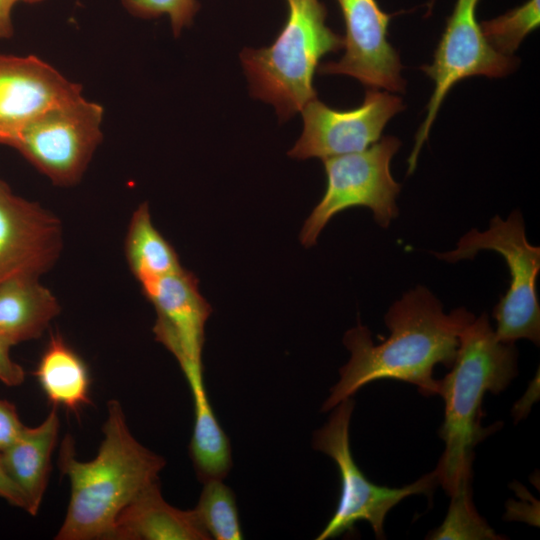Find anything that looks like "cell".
I'll list each match as a JSON object with an SVG mask.
<instances>
[{
	"label": "cell",
	"mask_w": 540,
	"mask_h": 540,
	"mask_svg": "<svg viewBox=\"0 0 540 540\" xmlns=\"http://www.w3.org/2000/svg\"><path fill=\"white\" fill-rule=\"evenodd\" d=\"M475 316L465 308L446 314L441 302L425 287L417 286L394 302L384 316L390 334L374 344L369 329L360 323L343 338L350 352L340 369L322 411L333 409L366 384L393 379L415 385L424 396L438 394L436 365L450 368L456 358L460 335Z\"/></svg>",
	"instance_id": "1"
},
{
	"label": "cell",
	"mask_w": 540,
	"mask_h": 540,
	"mask_svg": "<svg viewBox=\"0 0 540 540\" xmlns=\"http://www.w3.org/2000/svg\"><path fill=\"white\" fill-rule=\"evenodd\" d=\"M103 440L90 461L75 457L74 441L66 435L58 458L70 481L71 493L57 540H112L119 512L145 487L158 481L165 459L131 434L121 404L107 403Z\"/></svg>",
	"instance_id": "2"
},
{
	"label": "cell",
	"mask_w": 540,
	"mask_h": 540,
	"mask_svg": "<svg viewBox=\"0 0 540 540\" xmlns=\"http://www.w3.org/2000/svg\"><path fill=\"white\" fill-rule=\"evenodd\" d=\"M450 372L439 380L438 394L445 403L439 435L445 450L437 465L438 483L450 495L458 483L472 477L475 446L497 430V424L481 425L486 392L498 394L517 374L514 343L500 341L485 313L462 331Z\"/></svg>",
	"instance_id": "3"
},
{
	"label": "cell",
	"mask_w": 540,
	"mask_h": 540,
	"mask_svg": "<svg viewBox=\"0 0 540 540\" xmlns=\"http://www.w3.org/2000/svg\"><path fill=\"white\" fill-rule=\"evenodd\" d=\"M286 1L288 17L275 41L240 53L251 95L272 104L281 121L316 98L313 78L320 59L344 45L343 37L326 25L322 2Z\"/></svg>",
	"instance_id": "4"
},
{
	"label": "cell",
	"mask_w": 540,
	"mask_h": 540,
	"mask_svg": "<svg viewBox=\"0 0 540 540\" xmlns=\"http://www.w3.org/2000/svg\"><path fill=\"white\" fill-rule=\"evenodd\" d=\"M482 250L499 253L510 273L509 288L493 310L496 337L505 343L528 339L539 345L540 306L536 283L540 248L528 242L521 213L514 211L505 220L496 215L487 230L471 229L461 237L454 250L435 255L454 263L472 259Z\"/></svg>",
	"instance_id": "5"
},
{
	"label": "cell",
	"mask_w": 540,
	"mask_h": 540,
	"mask_svg": "<svg viewBox=\"0 0 540 540\" xmlns=\"http://www.w3.org/2000/svg\"><path fill=\"white\" fill-rule=\"evenodd\" d=\"M327 424L316 431L313 447L331 457L339 470L341 492L338 506L316 538L325 540L351 531L359 521H366L378 539L384 538V521L388 512L404 498L424 494L430 497L438 484L436 472L425 474L401 488L372 483L355 463L350 448L349 427L354 409L352 397L334 408Z\"/></svg>",
	"instance_id": "6"
},
{
	"label": "cell",
	"mask_w": 540,
	"mask_h": 540,
	"mask_svg": "<svg viewBox=\"0 0 540 540\" xmlns=\"http://www.w3.org/2000/svg\"><path fill=\"white\" fill-rule=\"evenodd\" d=\"M400 146L399 139L385 136L365 150L323 160L326 189L302 227L300 240L305 247L313 246L330 219L348 208H369L378 225H390L398 216L396 198L401 189L390 163Z\"/></svg>",
	"instance_id": "7"
},
{
	"label": "cell",
	"mask_w": 540,
	"mask_h": 540,
	"mask_svg": "<svg viewBox=\"0 0 540 540\" xmlns=\"http://www.w3.org/2000/svg\"><path fill=\"white\" fill-rule=\"evenodd\" d=\"M103 107L83 96L58 104L33 119L13 139L16 149L57 186L83 177L102 141Z\"/></svg>",
	"instance_id": "8"
},
{
	"label": "cell",
	"mask_w": 540,
	"mask_h": 540,
	"mask_svg": "<svg viewBox=\"0 0 540 540\" xmlns=\"http://www.w3.org/2000/svg\"><path fill=\"white\" fill-rule=\"evenodd\" d=\"M480 0H456L430 65L421 69L433 80L434 89L408 158V174L417 165L437 113L452 87L473 76L504 77L516 65L512 56L496 51L486 40L477 20Z\"/></svg>",
	"instance_id": "9"
},
{
	"label": "cell",
	"mask_w": 540,
	"mask_h": 540,
	"mask_svg": "<svg viewBox=\"0 0 540 540\" xmlns=\"http://www.w3.org/2000/svg\"><path fill=\"white\" fill-rule=\"evenodd\" d=\"M403 109L400 97L372 88L366 91L363 103L351 110H336L315 98L301 110L303 130L288 155L324 160L365 150Z\"/></svg>",
	"instance_id": "10"
},
{
	"label": "cell",
	"mask_w": 540,
	"mask_h": 540,
	"mask_svg": "<svg viewBox=\"0 0 540 540\" xmlns=\"http://www.w3.org/2000/svg\"><path fill=\"white\" fill-rule=\"evenodd\" d=\"M344 24V55L318 66L320 74L353 77L372 89L403 92L406 82L396 50L388 41L392 14L376 0H337Z\"/></svg>",
	"instance_id": "11"
},
{
	"label": "cell",
	"mask_w": 540,
	"mask_h": 540,
	"mask_svg": "<svg viewBox=\"0 0 540 540\" xmlns=\"http://www.w3.org/2000/svg\"><path fill=\"white\" fill-rule=\"evenodd\" d=\"M62 248L60 219L0 179V284L16 276L40 277L54 266Z\"/></svg>",
	"instance_id": "12"
},
{
	"label": "cell",
	"mask_w": 540,
	"mask_h": 540,
	"mask_svg": "<svg viewBox=\"0 0 540 540\" xmlns=\"http://www.w3.org/2000/svg\"><path fill=\"white\" fill-rule=\"evenodd\" d=\"M141 290L155 308V339L175 357L183 373L203 371L205 325L212 309L199 291L197 277L182 268Z\"/></svg>",
	"instance_id": "13"
},
{
	"label": "cell",
	"mask_w": 540,
	"mask_h": 540,
	"mask_svg": "<svg viewBox=\"0 0 540 540\" xmlns=\"http://www.w3.org/2000/svg\"><path fill=\"white\" fill-rule=\"evenodd\" d=\"M80 96V84L37 56L0 53V144L10 146L33 119Z\"/></svg>",
	"instance_id": "14"
},
{
	"label": "cell",
	"mask_w": 540,
	"mask_h": 540,
	"mask_svg": "<svg viewBox=\"0 0 540 540\" xmlns=\"http://www.w3.org/2000/svg\"><path fill=\"white\" fill-rule=\"evenodd\" d=\"M194 509L167 503L159 481L145 487L117 515L112 540H209Z\"/></svg>",
	"instance_id": "15"
},
{
	"label": "cell",
	"mask_w": 540,
	"mask_h": 540,
	"mask_svg": "<svg viewBox=\"0 0 540 540\" xmlns=\"http://www.w3.org/2000/svg\"><path fill=\"white\" fill-rule=\"evenodd\" d=\"M57 406L36 427L25 426L20 436L0 453L2 465L22 493L25 511L35 516L45 494L51 457L59 431Z\"/></svg>",
	"instance_id": "16"
},
{
	"label": "cell",
	"mask_w": 540,
	"mask_h": 540,
	"mask_svg": "<svg viewBox=\"0 0 540 540\" xmlns=\"http://www.w3.org/2000/svg\"><path fill=\"white\" fill-rule=\"evenodd\" d=\"M39 278L22 275L0 284V338L11 347L39 338L61 312Z\"/></svg>",
	"instance_id": "17"
},
{
	"label": "cell",
	"mask_w": 540,
	"mask_h": 540,
	"mask_svg": "<svg viewBox=\"0 0 540 540\" xmlns=\"http://www.w3.org/2000/svg\"><path fill=\"white\" fill-rule=\"evenodd\" d=\"M35 376L49 401L77 412L90 403L88 368L60 332H52Z\"/></svg>",
	"instance_id": "18"
},
{
	"label": "cell",
	"mask_w": 540,
	"mask_h": 540,
	"mask_svg": "<svg viewBox=\"0 0 540 540\" xmlns=\"http://www.w3.org/2000/svg\"><path fill=\"white\" fill-rule=\"evenodd\" d=\"M124 252L141 288L183 268L173 246L153 224L147 202L140 204L131 215Z\"/></svg>",
	"instance_id": "19"
},
{
	"label": "cell",
	"mask_w": 540,
	"mask_h": 540,
	"mask_svg": "<svg viewBox=\"0 0 540 540\" xmlns=\"http://www.w3.org/2000/svg\"><path fill=\"white\" fill-rule=\"evenodd\" d=\"M194 403V429L190 456L201 482L223 480L232 460L229 440L219 425L203 384V376L186 379Z\"/></svg>",
	"instance_id": "20"
},
{
	"label": "cell",
	"mask_w": 540,
	"mask_h": 540,
	"mask_svg": "<svg viewBox=\"0 0 540 540\" xmlns=\"http://www.w3.org/2000/svg\"><path fill=\"white\" fill-rule=\"evenodd\" d=\"M472 477L463 478L451 497L443 523L431 531L426 539L432 540H499L504 539L492 529L476 511L472 501Z\"/></svg>",
	"instance_id": "21"
},
{
	"label": "cell",
	"mask_w": 540,
	"mask_h": 540,
	"mask_svg": "<svg viewBox=\"0 0 540 540\" xmlns=\"http://www.w3.org/2000/svg\"><path fill=\"white\" fill-rule=\"evenodd\" d=\"M194 511L211 538L216 540L243 538L235 495L222 480L204 482Z\"/></svg>",
	"instance_id": "22"
},
{
	"label": "cell",
	"mask_w": 540,
	"mask_h": 540,
	"mask_svg": "<svg viewBox=\"0 0 540 540\" xmlns=\"http://www.w3.org/2000/svg\"><path fill=\"white\" fill-rule=\"evenodd\" d=\"M540 24V0L521 5L480 23L488 43L499 53L511 56L523 39Z\"/></svg>",
	"instance_id": "23"
},
{
	"label": "cell",
	"mask_w": 540,
	"mask_h": 540,
	"mask_svg": "<svg viewBox=\"0 0 540 540\" xmlns=\"http://www.w3.org/2000/svg\"><path fill=\"white\" fill-rule=\"evenodd\" d=\"M124 8L133 16L151 19L168 15L175 37L184 27L192 24L200 8L197 0H121Z\"/></svg>",
	"instance_id": "24"
},
{
	"label": "cell",
	"mask_w": 540,
	"mask_h": 540,
	"mask_svg": "<svg viewBox=\"0 0 540 540\" xmlns=\"http://www.w3.org/2000/svg\"><path fill=\"white\" fill-rule=\"evenodd\" d=\"M24 428L15 405L0 399V453L20 436Z\"/></svg>",
	"instance_id": "25"
},
{
	"label": "cell",
	"mask_w": 540,
	"mask_h": 540,
	"mask_svg": "<svg viewBox=\"0 0 540 540\" xmlns=\"http://www.w3.org/2000/svg\"><path fill=\"white\" fill-rule=\"evenodd\" d=\"M10 348L0 338V381L7 386H19L24 382L25 372L10 356Z\"/></svg>",
	"instance_id": "26"
},
{
	"label": "cell",
	"mask_w": 540,
	"mask_h": 540,
	"mask_svg": "<svg viewBox=\"0 0 540 540\" xmlns=\"http://www.w3.org/2000/svg\"><path fill=\"white\" fill-rule=\"evenodd\" d=\"M0 497L6 500L9 504L25 510V499L6 473L0 458Z\"/></svg>",
	"instance_id": "27"
},
{
	"label": "cell",
	"mask_w": 540,
	"mask_h": 540,
	"mask_svg": "<svg viewBox=\"0 0 540 540\" xmlns=\"http://www.w3.org/2000/svg\"><path fill=\"white\" fill-rule=\"evenodd\" d=\"M19 0H0V39L13 36L12 11Z\"/></svg>",
	"instance_id": "28"
},
{
	"label": "cell",
	"mask_w": 540,
	"mask_h": 540,
	"mask_svg": "<svg viewBox=\"0 0 540 540\" xmlns=\"http://www.w3.org/2000/svg\"><path fill=\"white\" fill-rule=\"evenodd\" d=\"M19 1H22L24 3H28V4H34V3H39L43 0H19Z\"/></svg>",
	"instance_id": "29"
}]
</instances>
